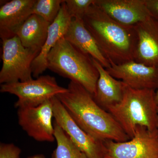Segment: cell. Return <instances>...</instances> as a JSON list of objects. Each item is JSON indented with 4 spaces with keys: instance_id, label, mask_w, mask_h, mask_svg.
<instances>
[{
    "instance_id": "6da1fadb",
    "label": "cell",
    "mask_w": 158,
    "mask_h": 158,
    "mask_svg": "<svg viewBox=\"0 0 158 158\" xmlns=\"http://www.w3.org/2000/svg\"><path fill=\"white\" fill-rule=\"evenodd\" d=\"M67 89L57 95V98L85 132L100 141L124 142L131 139L113 116L98 105L83 86L70 81Z\"/></svg>"
},
{
    "instance_id": "7a4b0ae2",
    "label": "cell",
    "mask_w": 158,
    "mask_h": 158,
    "mask_svg": "<svg viewBox=\"0 0 158 158\" xmlns=\"http://www.w3.org/2000/svg\"><path fill=\"white\" fill-rule=\"evenodd\" d=\"M83 20L100 50L110 64L119 65L134 60L138 37L134 26H125L117 22L94 3L88 9Z\"/></svg>"
},
{
    "instance_id": "3957f363",
    "label": "cell",
    "mask_w": 158,
    "mask_h": 158,
    "mask_svg": "<svg viewBox=\"0 0 158 158\" xmlns=\"http://www.w3.org/2000/svg\"><path fill=\"white\" fill-rule=\"evenodd\" d=\"M155 94L152 89H134L125 84L122 100L108 109L130 139L134 137L137 127L150 131L158 129Z\"/></svg>"
},
{
    "instance_id": "277c9868",
    "label": "cell",
    "mask_w": 158,
    "mask_h": 158,
    "mask_svg": "<svg viewBox=\"0 0 158 158\" xmlns=\"http://www.w3.org/2000/svg\"><path fill=\"white\" fill-rule=\"evenodd\" d=\"M47 60V69L80 84L93 96L99 74L90 55L63 37L52 49Z\"/></svg>"
},
{
    "instance_id": "5b68a950",
    "label": "cell",
    "mask_w": 158,
    "mask_h": 158,
    "mask_svg": "<svg viewBox=\"0 0 158 158\" xmlns=\"http://www.w3.org/2000/svg\"><path fill=\"white\" fill-rule=\"evenodd\" d=\"M2 66L0 83L8 84L32 80V64L40 51L26 48L16 36L2 40Z\"/></svg>"
},
{
    "instance_id": "8992f818",
    "label": "cell",
    "mask_w": 158,
    "mask_h": 158,
    "mask_svg": "<svg viewBox=\"0 0 158 158\" xmlns=\"http://www.w3.org/2000/svg\"><path fill=\"white\" fill-rule=\"evenodd\" d=\"M67 88L58 85L56 78L50 75L41 76L34 80L2 84L0 91L14 94L18 97L15 107H35L52 99Z\"/></svg>"
},
{
    "instance_id": "52a82bcc",
    "label": "cell",
    "mask_w": 158,
    "mask_h": 158,
    "mask_svg": "<svg viewBox=\"0 0 158 158\" xmlns=\"http://www.w3.org/2000/svg\"><path fill=\"white\" fill-rule=\"evenodd\" d=\"M105 158H158V129L136 127L132 139L124 142L103 141Z\"/></svg>"
},
{
    "instance_id": "ba28073f",
    "label": "cell",
    "mask_w": 158,
    "mask_h": 158,
    "mask_svg": "<svg viewBox=\"0 0 158 158\" xmlns=\"http://www.w3.org/2000/svg\"><path fill=\"white\" fill-rule=\"evenodd\" d=\"M18 123L28 135L40 142H53V109L52 99L35 107L18 109Z\"/></svg>"
},
{
    "instance_id": "9c48e42d",
    "label": "cell",
    "mask_w": 158,
    "mask_h": 158,
    "mask_svg": "<svg viewBox=\"0 0 158 158\" xmlns=\"http://www.w3.org/2000/svg\"><path fill=\"white\" fill-rule=\"evenodd\" d=\"M55 121L88 158H105L103 141H97L74 120L56 96L52 98Z\"/></svg>"
},
{
    "instance_id": "30bf717a",
    "label": "cell",
    "mask_w": 158,
    "mask_h": 158,
    "mask_svg": "<svg viewBox=\"0 0 158 158\" xmlns=\"http://www.w3.org/2000/svg\"><path fill=\"white\" fill-rule=\"evenodd\" d=\"M108 72L129 87L135 89H152L158 88V67L148 66L135 61L116 65L111 63Z\"/></svg>"
},
{
    "instance_id": "8fae6325",
    "label": "cell",
    "mask_w": 158,
    "mask_h": 158,
    "mask_svg": "<svg viewBox=\"0 0 158 158\" xmlns=\"http://www.w3.org/2000/svg\"><path fill=\"white\" fill-rule=\"evenodd\" d=\"M94 4L112 19L125 26L133 27L150 16L145 0H95Z\"/></svg>"
},
{
    "instance_id": "7c38bea8",
    "label": "cell",
    "mask_w": 158,
    "mask_h": 158,
    "mask_svg": "<svg viewBox=\"0 0 158 158\" xmlns=\"http://www.w3.org/2000/svg\"><path fill=\"white\" fill-rule=\"evenodd\" d=\"M138 37L134 60L158 67V20L151 16L134 26Z\"/></svg>"
},
{
    "instance_id": "4fadbf2b",
    "label": "cell",
    "mask_w": 158,
    "mask_h": 158,
    "mask_svg": "<svg viewBox=\"0 0 158 158\" xmlns=\"http://www.w3.org/2000/svg\"><path fill=\"white\" fill-rule=\"evenodd\" d=\"M36 0H12L0 8V37L2 41L15 36L26 20L33 14Z\"/></svg>"
},
{
    "instance_id": "5bb4252c",
    "label": "cell",
    "mask_w": 158,
    "mask_h": 158,
    "mask_svg": "<svg viewBox=\"0 0 158 158\" xmlns=\"http://www.w3.org/2000/svg\"><path fill=\"white\" fill-rule=\"evenodd\" d=\"M71 17L66 8L65 1L56 18L49 27L48 34L44 45L32 64V76L38 78L47 69V56L57 42L64 37L71 21Z\"/></svg>"
},
{
    "instance_id": "9a60e30c",
    "label": "cell",
    "mask_w": 158,
    "mask_h": 158,
    "mask_svg": "<svg viewBox=\"0 0 158 158\" xmlns=\"http://www.w3.org/2000/svg\"><path fill=\"white\" fill-rule=\"evenodd\" d=\"M92 59L99 74L94 99L101 107L107 111L109 108L122 100L125 84L113 77L98 61Z\"/></svg>"
},
{
    "instance_id": "2e32d148",
    "label": "cell",
    "mask_w": 158,
    "mask_h": 158,
    "mask_svg": "<svg viewBox=\"0 0 158 158\" xmlns=\"http://www.w3.org/2000/svg\"><path fill=\"white\" fill-rule=\"evenodd\" d=\"M64 38L93 59L98 61L104 67L111 66L109 60L100 50L94 38L85 27L82 19L72 18Z\"/></svg>"
},
{
    "instance_id": "e0dca14e",
    "label": "cell",
    "mask_w": 158,
    "mask_h": 158,
    "mask_svg": "<svg viewBox=\"0 0 158 158\" xmlns=\"http://www.w3.org/2000/svg\"><path fill=\"white\" fill-rule=\"evenodd\" d=\"M50 24L39 15L32 14L17 30L15 36L26 48L40 52Z\"/></svg>"
},
{
    "instance_id": "ac0fdd59",
    "label": "cell",
    "mask_w": 158,
    "mask_h": 158,
    "mask_svg": "<svg viewBox=\"0 0 158 158\" xmlns=\"http://www.w3.org/2000/svg\"><path fill=\"white\" fill-rule=\"evenodd\" d=\"M53 125L57 147L53 152L52 158H88L56 121Z\"/></svg>"
},
{
    "instance_id": "d6986e66",
    "label": "cell",
    "mask_w": 158,
    "mask_h": 158,
    "mask_svg": "<svg viewBox=\"0 0 158 158\" xmlns=\"http://www.w3.org/2000/svg\"><path fill=\"white\" fill-rule=\"evenodd\" d=\"M65 0H36L33 14L39 15L50 23L56 18Z\"/></svg>"
},
{
    "instance_id": "ffe728a7",
    "label": "cell",
    "mask_w": 158,
    "mask_h": 158,
    "mask_svg": "<svg viewBox=\"0 0 158 158\" xmlns=\"http://www.w3.org/2000/svg\"><path fill=\"white\" fill-rule=\"evenodd\" d=\"M95 0H65L67 11L72 18H83Z\"/></svg>"
},
{
    "instance_id": "44dd1931",
    "label": "cell",
    "mask_w": 158,
    "mask_h": 158,
    "mask_svg": "<svg viewBox=\"0 0 158 158\" xmlns=\"http://www.w3.org/2000/svg\"><path fill=\"white\" fill-rule=\"evenodd\" d=\"M21 150L13 143H1L0 158H20Z\"/></svg>"
},
{
    "instance_id": "7402d4cb",
    "label": "cell",
    "mask_w": 158,
    "mask_h": 158,
    "mask_svg": "<svg viewBox=\"0 0 158 158\" xmlns=\"http://www.w3.org/2000/svg\"><path fill=\"white\" fill-rule=\"evenodd\" d=\"M145 4L149 15L158 20V0H145Z\"/></svg>"
},
{
    "instance_id": "603a6c76",
    "label": "cell",
    "mask_w": 158,
    "mask_h": 158,
    "mask_svg": "<svg viewBox=\"0 0 158 158\" xmlns=\"http://www.w3.org/2000/svg\"><path fill=\"white\" fill-rule=\"evenodd\" d=\"M26 158H47L43 154H39L34 155L30 156L27 157Z\"/></svg>"
},
{
    "instance_id": "cb8c5ba5",
    "label": "cell",
    "mask_w": 158,
    "mask_h": 158,
    "mask_svg": "<svg viewBox=\"0 0 158 158\" xmlns=\"http://www.w3.org/2000/svg\"><path fill=\"white\" fill-rule=\"evenodd\" d=\"M155 100L156 103V104L157 105L158 107V88L157 89L156 92Z\"/></svg>"
}]
</instances>
